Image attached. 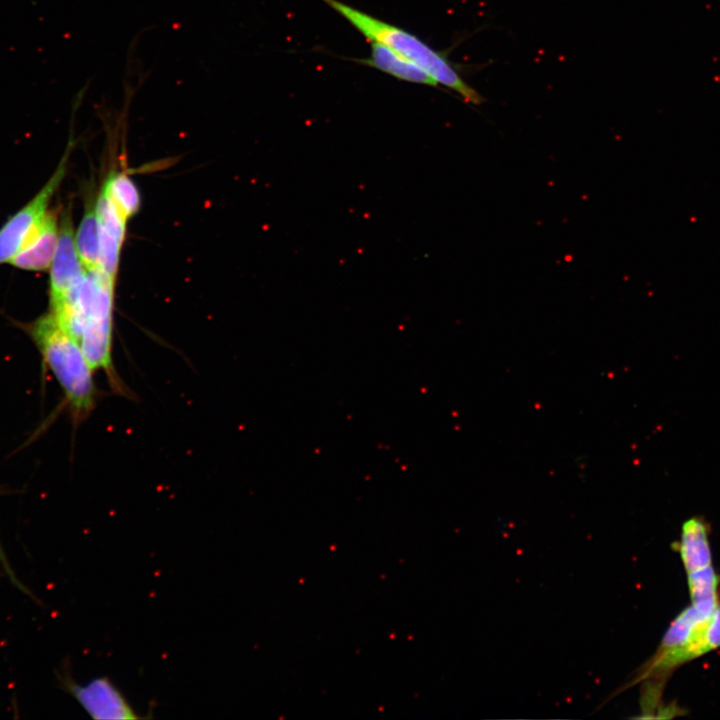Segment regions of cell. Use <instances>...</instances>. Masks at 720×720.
<instances>
[{"mask_svg":"<svg viewBox=\"0 0 720 720\" xmlns=\"http://www.w3.org/2000/svg\"><path fill=\"white\" fill-rule=\"evenodd\" d=\"M24 328L62 388L75 422L94 408L96 388L93 368L78 340L66 331L49 311Z\"/></svg>","mask_w":720,"mask_h":720,"instance_id":"1","label":"cell"},{"mask_svg":"<svg viewBox=\"0 0 720 720\" xmlns=\"http://www.w3.org/2000/svg\"><path fill=\"white\" fill-rule=\"evenodd\" d=\"M346 19L370 42L385 45L398 55L428 72L438 84L460 95L467 103L482 104L485 99L460 75L455 64L440 51L411 32L380 20L339 0H322Z\"/></svg>","mask_w":720,"mask_h":720,"instance_id":"2","label":"cell"},{"mask_svg":"<svg viewBox=\"0 0 720 720\" xmlns=\"http://www.w3.org/2000/svg\"><path fill=\"white\" fill-rule=\"evenodd\" d=\"M91 272L94 275V290L86 312L79 344L93 370H103L113 386L121 389L112 360L115 279L101 270Z\"/></svg>","mask_w":720,"mask_h":720,"instance_id":"3","label":"cell"},{"mask_svg":"<svg viewBox=\"0 0 720 720\" xmlns=\"http://www.w3.org/2000/svg\"><path fill=\"white\" fill-rule=\"evenodd\" d=\"M69 147L42 189L0 228V264L10 263L48 213V205L66 172Z\"/></svg>","mask_w":720,"mask_h":720,"instance_id":"4","label":"cell"},{"mask_svg":"<svg viewBox=\"0 0 720 720\" xmlns=\"http://www.w3.org/2000/svg\"><path fill=\"white\" fill-rule=\"evenodd\" d=\"M60 686L94 719H142L121 690L106 676L78 684L68 671L59 675Z\"/></svg>","mask_w":720,"mask_h":720,"instance_id":"5","label":"cell"},{"mask_svg":"<svg viewBox=\"0 0 720 720\" xmlns=\"http://www.w3.org/2000/svg\"><path fill=\"white\" fill-rule=\"evenodd\" d=\"M85 272L77 250L70 208H68L61 218L58 245L50 266V310L56 309L61 304L72 287L84 277Z\"/></svg>","mask_w":720,"mask_h":720,"instance_id":"6","label":"cell"},{"mask_svg":"<svg viewBox=\"0 0 720 720\" xmlns=\"http://www.w3.org/2000/svg\"><path fill=\"white\" fill-rule=\"evenodd\" d=\"M95 205L100 228V270L115 279L127 220L103 189Z\"/></svg>","mask_w":720,"mask_h":720,"instance_id":"7","label":"cell"},{"mask_svg":"<svg viewBox=\"0 0 720 720\" xmlns=\"http://www.w3.org/2000/svg\"><path fill=\"white\" fill-rule=\"evenodd\" d=\"M59 239L57 217L48 211L22 249L10 264L27 271H44L50 268Z\"/></svg>","mask_w":720,"mask_h":720,"instance_id":"8","label":"cell"},{"mask_svg":"<svg viewBox=\"0 0 720 720\" xmlns=\"http://www.w3.org/2000/svg\"><path fill=\"white\" fill-rule=\"evenodd\" d=\"M720 648V604L704 622L691 642L683 648L666 653L658 660L661 671L670 674L681 665Z\"/></svg>","mask_w":720,"mask_h":720,"instance_id":"9","label":"cell"},{"mask_svg":"<svg viewBox=\"0 0 720 720\" xmlns=\"http://www.w3.org/2000/svg\"><path fill=\"white\" fill-rule=\"evenodd\" d=\"M370 44L371 51L368 58L353 60L405 82L438 87L437 81L421 67L398 55L383 44L377 42H370Z\"/></svg>","mask_w":720,"mask_h":720,"instance_id":"10","label":"cell"},{"mask_svg":"<svg viewBox=\"0 0 720 720\" xmlns=\"http://www.w3.org/2000/svg\"><path fill=\"white\" fill-rule=\"evenodd\" d=\"M708 536L709 525L702 517H691L682 524L677 550L687 573L712 565Z\"/></svg>","mask_w":720,"mask_h":720,"instance_id":"11","label":"cell"},{"mask_svg":"<svg viewBox=\"0 0 720 720\" xmlns=\"http://www.w3.org/2000/svg\"><path fill=\"white\" fill-rule=\"evenodd\" d=\"M75 240L77 250L85 270H99L100 228L95 203L90 201L87 202Z\"/></svg>","mask_w":720,"mask_h":720,"instance_id":"12","label":"cell"},{"mask_svg":"<svg viewBox=\"0 0 720 720\" xmlns=\"http://www.w3.org/2000/svg\"><path fill=\"white\" fill-rule=\"evenodd\" d=\"M121 215L128 220L140 209L141 198L135 183L125 173H114L102 188Z\"/></svg>","mask_w":720,"mask_h":720,"instance_id":"13","label":"cell"},{"mask_svg":"<svg viewBox=\"0 0 720 720\" xmlns=\"http://www.w3.org/2000/svg\"><path fill=\"white\" fill-rule=\"evenodd\" d=\"M687 583L692 603L719 602L720 575L712 565L688 572Z\"/></svg>","mask_w":720,"mask_h":720,"instance_id":"14","label":"cell"},{"mask_svg":"<svg viewBox=\"0 0 720 720\" xmlns=\"http://www.w3.org/2000/svg\"><path fill=\"white\" fill-rule=\"evenodd\" d=\"M0 565L2 566V569L5 571V573L8 575V578L10 581L22 592L25 594H30L29 591L26 589L25 585H23L15 575V573L12 570L11 565L9 564V560L6 557L5 551L2 547V544L0 542Z\"/></svg>","mask_w":720,"mask_h":720,"instance_id":"15","label":"cell"}]
</instances>
